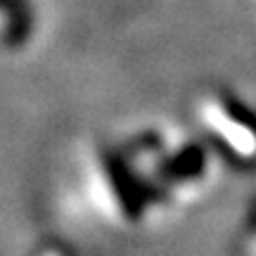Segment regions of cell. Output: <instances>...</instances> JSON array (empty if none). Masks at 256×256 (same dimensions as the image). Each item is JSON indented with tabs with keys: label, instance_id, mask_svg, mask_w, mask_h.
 <instances>
[{
	"label": "cell",
	"instance_id": "obj_2",
	"mask_svg": "<svg viewBox=\"0 0 256 256\" xmlns=\"http://www.w3.org/2000/svg\"><path fill=\"white\" fill-rule=\"evenodd\" d=\"M247 256H256V216H254V223H252L249 235H247Z\"/></svg>",
	"mask_w": 256,
	"mask_h": 256
},
{
	"label": "cell",
	"instance_id": "obj_1",
	"mask_svg": "<svg viewBox=\"0 0 256 256\" xmlns=\"http://www.w3.org/2000/svg\"><path fill=\"white\" fill-rule=\"evenodd\" d=\"M197 119L211 142L244 166L256 164V114L226 92H206L197 102Z\"/></svg>",
	"mask_w": 256,
	"mask_h": 256
},
{
	"label": "cell",
	"instance_id": "obj_3",
	"mask_svg": "<svg viewBox=\"0 0 256 256\" xmlns=\"http://www.w3.org/2000/svg\"><path fill=\"white\" fill-rule=\"evenodd\" d=\"M38 256H69V254H66L62 247H46Z\"/></svg>",
	"mask_w": 256,
	"mask_h": 256
}]
</instances>
